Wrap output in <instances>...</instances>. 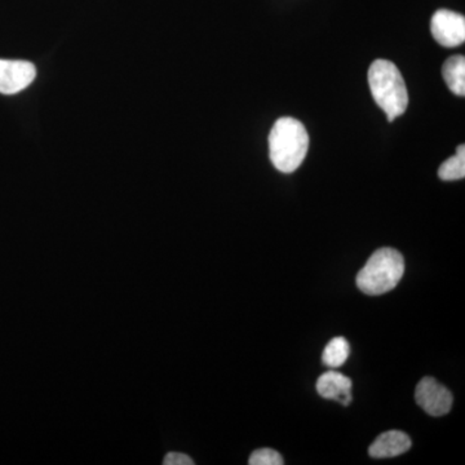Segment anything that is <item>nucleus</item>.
I'll return each mask as SVG.
<instances>
[{"label":"nucleus","instance_id":"f257e3e1","mask_svg":"<svg viewBox=\"0 0 465 465\" xmlns=\"http://www.w3.org/2000/svg\"><path fill=\"white\" fill-rule=\"evenodd\" d=\"M309 136L298 119L283 116L275 122L269 134L271 161L278 171L291 173L298 170L307 157Z\"/></svg>","mask_w":465,"mask_h":465},{"label":"nucleus","instance_id":"f03ea898","mask_svg":"<svg viewBox=\"0 0 465 465\" xmlns=\"http://www.w3.org/2000/svg\"><path fill=\"white\" fill-rule=\"evenodd\" d=\"M369 84L372 97L387 114L388 122L402 115L409 106V94L399 67L388 60H376L370 66Z\"/></svg>","mask_w":465,"mask_h":465},{"label":"nucleus","instance_id":"7ed1b4c3","mask_svg":"<svg viewBox=\"0 0 465 465\" xmlns=\"http://www.w3.org/2000/svg\"><path fill=\"white\" fill-rule=\"evenodd\" d=\"M405 273V260L399 251L381 249L372 253L357 274L358 289L366 295L378 296L396 289Z\"/></svg>","mask_w":465,"mask_h":465},{"label":"nucleus","instance_id":"20e7f679","mask_svg":"<svg viewBox=\"0 0 465 465\" xmlns=\"http://www.w3.org/2000/svg\"><path fill=\"white\" fill-rule=\"evenodd\" d=\"M415 401L427 414L437 418L449 414L452 406V394L445 385L427 376L416 387Z\"/></svg>","mask_w":465,"mask_h":465},{"label":"nucleus","instance_id":"39448f33","mask_svg":"<svg viewBox=\"0 0 465 465\" xmlns=\"http://www.w3.org/2000/svg\"><path fill=\"white\" fill-rule=\"evenodd\" d=\"M430 30L443 47H458L465 41V17L449 9H440L433 15Z\"/></svg>","mask_w":465,"mask_h":465},{"label":"nucleus","instance_id":"423d86ee","mask_svg":"<svg viewBox=\"0 0 465 465\" xmlns=\"http://www.w3.org/2000/svg\"><path fill=\"white\" fill-rule=\"evenodd\" d=\"M36 76L35 66L26 61L0 60V94H15L25 90Z\"/></svg>","mask_w":465,"mask_h":465},{"label":"nucleus","instance_id":"0eeeda50","mask_svg":"<svg viewBox=\"0 0 465 465\" xmlns=\"http://www.w3.org/2000/svg\"><path fill=\"white\" fill-rule=\"evenodd\" d=\"M316 388L322 399L339 401L344 406L351 405L353 400L351 379L333 369L318 378Z\"/></svg>","mask_w":465,"mask_h":465},{"label":"nucleus","instance_id":"6e6552de","mask_svg":"<svg viewBox=\"0 0 465 465\" xmlns=\"http://www.w3.org/2000/svg\"><path fill=\"white\" fill-rule=\"evenodd\" d=\"M411 449V440L401 430L381 433L370 446V457L375 459L396 458Z\"/></svg>","mask_w":465,"mask_h":465},{"label":"nucleus","instance_id":"1a4fd4ad","mask_svg":"<svg viewBox=\"0 0 465 465\" xmlns=\"http://www.w3.org/2000/svg\"><path fill=\"white\" fill-rule=\"evenodd\" d=\"M442 75L449 90L457 96L463 97L465 94V57L463 54L448 58L443 64Z\"/></svg>","mask_w":465,"mask_h":465},{"label":"nucleus","instance_id":"9d476101","mask_svg":"<svg viewBox=\"0 0 465 465\" xmlns=\"http://www.w3.org/2000/svg\"><path fill=\"white\" fill-rule=\"evenodd\" d=\"M349 351H351V348H349L347 339L341 338V336L333 338L324 348L322 354L324 365L333 370L341 367L347 362Z\"/></svg>","mask_w":465,"mask_h":465},{"label":"nucleus","instance_id":"9b49d317","mask_svg":"<svg viewBox=\"0 0 465 465\" xmlns=\"http://www.w3.org/2000/svg\"><path fill=\"white\" fill-rule=\"evenodd\" d=\"M439 176L443 182H455L465 176V146L459 145L457 154L443 162L439 168Z\"/></svg>","mask_w":465,"mask_h":465},{"label":"nucleus","instance_id":"f8f14e48","mask_svg":"<svg viewBox=\"0 0 465 465\" xmlns=\"http://www.w3.org/2000/svg\"><path fill=\"white\" fill-rule=\"evenodd\" d=\"M283 463L284 460L280 452L272 449L256 450L251 454L249 460L250 465H282Z\"/></svg>","mask_w":465,"mask_h":465},{"label":"nucleus","instance_id":"ddd939ff","mask_svg":"<svg viewBox=\"0 0 465 465\" xmlns=\"http://www.w3.org/2000/svg\"><path fill=\"white\" fill-rule=\"evenodd\" d=\"M164 465H193L194 461L192 460L188 455L182 454V452H170L164 457Z\"/></svg>","mask_w":465,"mask_h":465}]
</instances>
